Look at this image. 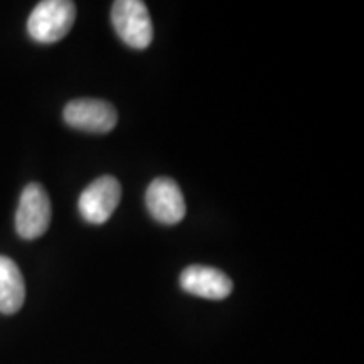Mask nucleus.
Segmentation results:
<instances>
[{
  "instance_id": "obj_1",
  "label": "nucleus",
  "mask_w": 364,
  "mask_h": 364,
  "mask_svg": "<svg viewBox=\"0 0 364 364\" xmlns=\"http://www.w3.org/2000/svg\"><path fill=\"white\" fill-rule=\"evenodd\" d=\"M76 19V6L70 0H44L31 12L27 33L41 44L61 41Z\"/></svg>"
},
{
  "instance_id": "obj_2",
  "label": "nucleus",
  "mask_w": 364,
  "mask_h": 364,
  "mask_svg": "<svg viewBox=\"0 0 364 364\" xmlns=\"http://www.w3.org/2000/svg\"><path fill=\"white\" fill-rule=\"evenodd\" d=\"M112 24L118 38L130 48L145 49L152 43V19L140 0H117L112 7Z\"/></svg>"
},
{
  "instance_id": "obj_3",
  "label": "nucleus",
  "mask_w": 364,
  "mask_h": 364,
  "mask_svg": "<svg viewBox=\"0 0 364 364\" xmlns=\"http://www.w3.org/2000/svg\"><path fill=\"white\" fill-rule=\"evenodd\" d=\"M51 223V201L38 182L27 184L21 194L16 213L17 235L24 240H36L48 231Z\"/></svg>"
},
{
  "instance_id": "obj_4",
  "label": "nucleus",
  "mask_w": 364,
  "mask_h": 364,
  "mask_svg": "<svg viewBox=\"0 0 364 364\" xmlns=\"http://www.w3.org/2000/svg\"><path fill=\"white\" fill-rule=\"evenodd\" d=\"M63 118L73 129L90 134H108L117 127L115 107L105 100H73L63 110Z\"/></svg>"
},
{
  "instance_id": "obj_5",
  "label": "nucleus",
  "mask_w": 364,
  "mask_h": 364,
  "mask_svg": "<svg viewBox=\"0 0 364 364\" xmlns=\"http://www.w3.org/2000/svg\"><path fill=\"white\" fill-rule=\"evenodd\" d=\"M122 199V186L115 177L102 176L81 193L78 209L91 225H103L110 220Z\"/></svg>"
},
{
  "instance_id": "obj_6",
  "label": "nucleus",
  "mask_w": 364,
  "mask_h": 364,
  "mask_svg": "<svg viewBox=\"0 0 364 364\" xmlns=\"http://www.w3.org/2000/svg\"><path fill=\"white\" fill-rule=\"evenodd\" d=\"M145 204L154 220L162 225H177L186 216L184 196L176 181L159 177L150 182L145 193Z\"/></svg>"
},
{
  "instance_id": "obj_7",
  "label": "nucleus",
  "mask_w": 364,
  "mask_h": 364,
  "mask_svg": "<svg viewBox=\"0 0 364 364\" xmlns=\"http://www.w3.org/2000/svg\"><path fill=\"white\" fill-rule=\"evenodd\" d=\"M181 287L196 297L223 300L233 290V282L218 268L191 265L181 273Z\"/></svg>"
},
{
  "instance_id": "obj_8",
  "label": "nucleus",
  "mask_w": 364,
  "mask_h": 364,
  "mask_svg": "<svg viewBox=\"0 0 364 364\" xmlns=\"http://www.w3.org/2000/svg\"><path fill=\"white\" fill-rule=\"evenodd\" d=\"M26 300L24 277L17 263L0 255V314L19 312Z\"/></svg>"
}]
</instances>
